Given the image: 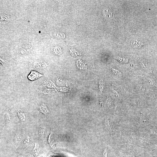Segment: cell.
Returning <instances> with one entry per match:
<instances>
[{
  "mask_svg": "<svg viewBox=\"0 0 157 157\" xmlns=\"http://www.w3.org/2000/svg\"><path fill=\"white\" fill-rule=\"evenodd\" d=\"M99 88L101 92H102L104 89L105 87V83L104 81L102 80L101 81L99 82Z\"/></svg>",
  "mask_w": 157,
  "mask_h": 157,
  "instance_id": "3",
  "label": "cell"
},
{
  "mask_svg": "<svg viewBox=\"0 0 157 157\" xmlns=\"http://www.w3.org/2000/svg\"><path fill=\"white\" fill-rule=\"evenodd\" d=\"M107 151L106 148L104 152L103 157H107Z\"/></svg>",
  "mask_w": 157,
  "mask_h": 157,
  "instance_id": "4",
  "label": "cell"
},
{
  "mask_svg": "<svg viewBox=\"0 0 157 157\" xmlns=\"http://www.w3.org/2000/svg\"><path fill=\"white\" fill-rule=\"evenodd\" d=\"M131 44L132 46L135 48H139L142 45H144L142 43L136 40H134L132 41L131 42Z\"/></svg>",
  "mask_w": 157,
  "mask_h": 157,
  "instance_id": "2",
  "label": "cell"
},
{
  "mask_svg": "<svg viewBox=\"0 0 157 157\" xmlns=\"http://www.w3.org/2000/svg\"><path fill=\"white\" fill-rule=\"evenodd\" d=\"M43 76V75L35 71H31L28 76V78L30 80L33 81Z\"/></svg>",
  "mask_w": 157,
  "mask_h": 157,
  "instance_id": "1",
  "label": "cell"
}]
</instances>
